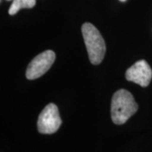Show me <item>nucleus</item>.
I'll return each instance as SVG.
<instances>
[{
    "instance_id": "6e6552de",
    "label": "nucleus",
    "mask_w": 152,
    "mask_h": 152,
    "mask_svg": "<svg viewBox=\"0 0 152 152\" xmlns=\"http://www.w3.org/2000/svg\"><path fill=\"white\" fill-rule=\"evenodd\" d=\"M8 1H10V0H8Z\"/></svg>"
},
{
    "instance_id": "f257e3e1",
    "label": "nucleus",
    "mask_w": 152,
    "mask_h": 152,
    "mask_svg": "<svg viewBox=\"0 0 152 152\" xmlns=\"http://www.w3.org/2000/svg\"><path fill=\"white\" fill-rule=\"evenodd\" d=\"M138 110V104L133 95L126 90L114 93L111 103V116L115 124H125Z\"/></svg>"
},
{
    "instance_id": "423d86ee",
    "label": "nucleus",
    "mask_w": 152,
    "mask_h": 152,
    "mask_svg": "<svg viewBox=\"0 0 152 152\" xmlns=\"http://www.w3.org/2000/svg\"><path fill=\"white\" fill-rule=\"evenodd\" d=\"M35 5L36 0H13L9 10V14L14 15L22 9H31Z\"/></svg>"
},
{
    "instance_id": "0eeeda50",
    "label": "nucleus",
    "mask_w": 152,
    "mask_h": 152,
    "mask_svg": "<svg viewBox=\"0 0 152 152\" xmlns=\"http://www.w3.org/2000/svg\"><path fill=\"white\" fill-rule=\"evenodd\" d=\"M120 1H122V2H125L126 0H120Z\"/></svg>"
},
{
    "instance_id": "20e7f679",
    "label": "nucleus",
    "mask_w": 152,
    "mask_h": 152,
    "mask_svg": "<svg viewBox=\"0 0 152 152\" xmlns=\"http://www.w3.org/2000/svg\"><path fill=\"white\" fill-rule=\"evenodd\" d=\"M56 55L52 50H47L35 57L29 64L26 69L28 80H36L43 75L54 63Z\"/></svg>"
},
{
    "instance_id": "39448f33",
    "label": "nucleus",
    "mask_w": 152,
    "mask_h": 152,
    "mask_svg": "<svg viewBox=\"0 0 152 152\" xmlns=\"http://www.w3.org/2000/svg\"><path fill=\"white\" fill-rule=\"evenodd\" d=\"M127 80L132 81L142 87L149 86L152 79V69L145 60H140L126 71Z\"/></svg>"
},
{
    "instance_id": "f03ea898",
    "label": "nucleus",
    "mask_w": 152,
    "mask_h": 152,
    "mask_svg": "<svg viewBox=\"0 0 152 152\" xmlns=\"http://www.w3.org/2000/svg\"><path fill=\"white\" fill-rule=\"evenodd\" d=\"M82 35L91 63L101 64L106 53V44L100 31L92 24L85 23L82 26Z\"/></svg>"
},
{
    "instance_id": "7ed1b4c3",
    "label": "nucleus",
    "mask_w": 152,
    "mask_h": 152,
    "mask_svg": "<svg viewBox=\"0 0 152 152\" xmlns=\"http://www.w3.org/2000/svg\"><path fill=\"white\" fill-rule=\"evenodd\" d=\"M62 124L58 107L53 103H49L42 111L37 120V129L41 134H51L58 130Z\"/></svg>"
}]
</instances>
